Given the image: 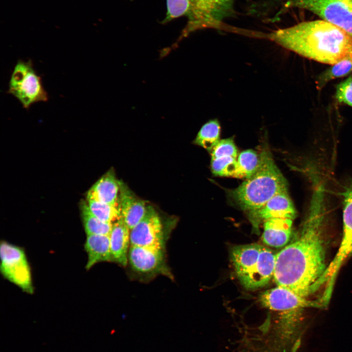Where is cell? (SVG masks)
<instances>
[{"mask_svg":"<svg viewBox=\"0 0 352 352\" xmlns=\"http://www.w3.org/2000/svg\"><path fill=\"white\" fill-rule=\"evenodd\" d=\"M313 190L296 239L276 254L273 278L278 286L307 298L327 269L323 231L326 200L324 184L312 179Z\"/></svg>","mask_w":352,"mask_h":352,"instance_id":"cell-1","label":"cell"},{"mask_svg":"<svg viewBox=\"0 0 352 352\" xmlns=\"http://www.w3.org/2000/svg\"><path fill=\"white\" fill-rule=\"evenodd\" d=\"M269 39L303 57L332 65L352 57V37L322 19L274 31Z\"/></svg>","mask_w":352,"mask_h":352,"instance_id":"cell-2","label":"cell"},{"mask_svg":"<svg viewBox=\"0 0 352 352\" xmlns=\"http://www.w3.org/2000/svg\"><path fill=\"white\" fill-rule=\"evenodd\" d=\"M258 169L230 192L235 203L248 213L256 210L280 192L287 190L286 180L276 165L269 150L259 154Z\"/></svg>","mask_w":352,"mask_h":352,"instance_id":"cell-3","label":"cell"},{"mask_svg":"<svg viewBox=\"0 0 352 352\" xmlns=\"http://www.w3.org/2000/svg\"><path fill=\"white\" fill-rule=\"evenodd\" d=\"M231 259L236 275L246 289L255 290L265 286L273 277L276 254L257 243L236 245Z\"/></svg>","mask_w":352,"mask_h":352,"instance_id":"cell-4","label":"cell"},{"mask_svg":"<svg viewBox=\"0 0 352 352\" xmlns=\"http://www.w3.org/2000/svg\"><path fill=\"white\" fill-rule=\"evenodd\" d=\"M236 1L187 0L188 10L186 16L187 22L179 39H182L198 30L223 27L225 20L236 15Z\"/></svg>","mask_w":352,"mask_h":352,"instance_id":"cell-5","label":"cell"},{"mask_svg":"<svg viewBox=\"0 0 352 352\" xmlns=\"http://www.w3.org/2000/svg\"><path fill=\"white\" fill-rule=\"evenodd\" d=\"M343 199V234L335 256L316 284L319 288L324 286L323 297L330 299L338 272L348 258L352 255V185L342 193Z\"/></svg>","mask_w":352,"mask_h":352,"instance_id":"cell-6","label":"cell"},{"mask_svg":"<svg viewBox=\"0 0 352 352\" xmlns=\"http://www.w3.org/2000/svg\"><path fill=\"white\" fill-rule=\"evenodd\" d=\"M8 93L16 98L25 109L34 103L48 100L41 77L34 69L31 60H18L10 77Z\"/></svg>","mask_w":352,"mask_h":352,"instance_id":"cell-7","label":"cell"},{"mask_svg":"<svg viewBox=\"0 0 352 352\" xmlns=\"http://www.w3.org/2000/svg\"><path fill=\"white\" fill-rule=\"evenodd\" d=\"M286 8L308 10L352 37V0H275Z\"/></svg>","mask_w":352,"mask_h":352,"instance_id":"cell-8","label":"cell"},{"mask_svg":"<svg viewBox=\"0 0 352 352\" xmlns=\"http://www.w3.org/2000/svg\"><path fill=\"white\" fill-rule=\"evenodd\" d=\"M260 301L264 307L279 313L280 319L302 318L307 308H323L319 301H311L293 291L277 286L264 292Z\"/></svg>","mask_w":352,"mask_h":352,"instance_id":"cell-9","label":"cell"},{"mask_svg":"<svg viewBox=\"0 0 352 352\" xmlns=\"http://www.w3.org/2000/svg\"><path fill=\"white\" fill-rule=\"evenodd\" d=\"M0 271L3 277L23 291L31 294L33 286L30 266L24 250L2 241L0 246Z\"/></svg>","mask_w":352,"mask_h":352,"instance_id":"cell-10","label":"cell"},{"mask_svg":"<svg viewBox=\"0 0 352 352\" xmlns=\"http://www.w3.org/2000/svg\"><path fill=\"white\" fill-rule=\"evenodd\" d=\"M130 245L164 248L165 236L162 222L156 210L147 206L142 220L130 230Z\"/></svg>","mask_w":352,"mask_h":352,"instance_id":"cell-11","label":"cell"},{"mask_svg":"<svg viewBox=\"0 0 352 352\" xmlns=\"http://www.w3.org/2000/svg\"><path fill=\"white\" fill-rule=\"evenodd\" d=\"M128 261L138 273L170 275L165 261L164 248L130 245Z\"/></svg>","mask_w":352,"mask_h":352,"instance_id":"cell-12","label":"cell"},{"mask_svg":"<svg viewBox=\"0 0 352 352\" xmlns=\"http://www.w3.org/2000/svg\"><path fill=\"white\" fill-rule=\"evenodd\" d=\"M296 210L286 190L275 195L260 208L248 212L249 219L255 228L262 221L273 218L293 220Z\"/></svg>","mask_w":352,"mask_h":352,"instance_id":"cell-13","label":"cell"},{"mask_svg":"<svg viewBox=\"0 0 352 352\" xmlns=\"http://www.w3.org/2000/svg\"><path fill=\"white\" fill-rule=\"evenodd\" d=\"M119 203L121 219L131 230L145 215V201L138 198L125 184L120 182Z\"/></svg>","mask_w":352,"mask_h":352,"instance_id":"cell-14","label":"cell"},{"mask_svg":"<svg viewBox=\"0 0 352 352\" xmlns=\"http://www.w3.org/2000/svg\"><path fill=\"white\" fill-rule=\"evenodd\" d=\"M120 181L116 178L114 172L109 170L99 178L89 189L87 199L110 204H119Z\"/></svg>","mask_w":352,"mask_h":352,"instance_id":"cell-15","label":"cell"},{"mask_svg":"<svg viewBox=\"0 0 352 352\" xmlns=\"http://www.w3.org/2000/svg\"><path fill=\"white\" fill-rule=\"evenodd\" d=\"M130 229L121 218L112 223L109 235L111 261L125 266L128 262Z\"/></svg>","mask_w":352,"mask_h":352,"instance_id":"cell-16","label":"cell"},{"mask_svg":"<svg viewBox=\"0 0 352 352\" xmlns=\"http://www.w3.org/2000/svg\"><path fill=\"white\" fill-rule=\"evenodd\" d=\"M293 220L273 218L264 221L263 242L267 245L276 248L285 246L291 234Z\"/></svg>","mask_w":352,"mask_h":352,"instance_id":"cell-17","label":"cell"},{"mask_svg":"<svg viewBox=\"0 0 352 352\" xmlns=\"http://www.w3.org/2000/svg\"><path fill=\"white\" fill-rule=\"evenodd\" d=\"M85 248L88 257L87 270L98 263L111 261L109 235H87Z\"/></svg>","mask_w":352,"mask_h":352,"instance_id":"cell-18","label":"cell"},{"mask_svg":"<svg viewBox=\"0 0 352 352\" xmlns=\"http://www.w3.org/2000/svg\"><path fill=\"white\" fill-rule=\"evenodd\" d=\"M80 207L87 235H110L113 223L102 221L93 216L88 209L86 200L81 201Z\"/></svg>","mask_w":352,"mask_h":352,"instance_id":"cell-19","label":"cell"},{"mask_svg":"<svg viewBox=\"0 0 352 352\" xmlns=\"http://www.w3.org/2000/svg\"><path fill=\"white\" fill-rule=\"evenodd\" d=\"M220 131L219 120L216 118L211 119L201 127L194 142L210 153L220 140Z\"/></svg>","mask_w":352,"mask_h":352,"instance_id":"cell-20","label":"cell"},{"mask_svg":"<svg viewBox=\"0 0 352 352\" xmlns=\"http://www.w3.org/2000/svg\"><path fill=\"white\" fill-rule=\"evenodd\" d=\"M260 162V154L248 149L240 153L237 158L234 177L247 178L257 170Z\"/></svg>","mask_w":352,"mask_h":352,"instance_id":"cell-21","label":"cell"},{"mask_svg":"<svg viewBox=\"0 0 352 352\" xmlns=\"http://www.w3.org/2000/svg\"><path fill=\"white\" fill-rule=\"evenodd\" d=\"M352 72V57L347 58L323 71L317 77L316 87L321 89L328 82L334 79L345 76Z\"/></svg>","mask_w":352,"mask_h":352,"instance_id":"cell-22","label":"cell"},{"mask_svg":"<svg viewBox=\"0 0 352 352\" xmlns=\"http://www.w3.org/2000/svg\"><path fill=\"white\" fill-rule=\"evenodd\" d=\"M86 201L91 213L102 221L113 223L121 217L120 203L110 204L88 199Z\"/></svg>","mask_w":352,"mask_h":352,"instance_id":"cell-23","label":"cell"},{"mask_svg":"<svg viewBox=\"0 0 352 352\" xmlns=\"http://www.w3.org/2000/svg\"><path fill=\"white\" fill-rule=\"evenodd\" d=\"M237 158L226 156L211 159V168L212 173L216 176L234 177Z\"/></svg>","mask_w":352,"mask_h":352,"instance_id":"cell-24","label":"cell"},{"mask_svg":"<svg viewBox=\"0 0 352 352\" xmlns=\"http://www.w3.org/2000/svg\"><path fill=\"white\" fill-rule=\"evenodd\" d=\"M210 154L211 159L226 156L237 158L238 150L233 137L220 139Z\"/></svg>","mask_w":352,"mask_h":352,"instance_id":"cell-25","label":"cell"},{"mask_svg":"<svg viewBox=\"0 0 352 352\" xmlns=\"http://www.w3.org/2000/svg\"><path fill=\"white\" fill-rule=\"evenodd\" d=\"M335 98L339 103L352 107V74L337 85Z\"/></svg>","mask_w":352,"mask_h":352,"instance_id":"cell-26","label":"cell"}]
</instances>
